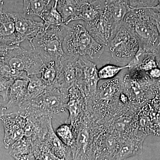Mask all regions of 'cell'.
Instances as JSON below:
<instances>
[{
	"instance_id": "cell-23",
	"label": "cell",
	"mask_w": 160,
	"mask_h": 160,
	"mask_svg": "<svg viewBox=\"0 0 160 160\" xmlns=\"http://www.w3.org/2000/svg\"><path fill=\"white\" fill-rule=\"evenodd\" d=\"M47 85L37 75L29 76L27 94L25 101L34 99L42 95L47 89Z\"/></svg>"
},
{
	"instance_id": "cell-25",
	"label": "cell",
	"mask_w": 160,
	"mask_h": 160,
	"mask_svg": "<svg viewBox=\"0 0 160 160\" xmlns=\"http://www.w3.org/2000/svg\"><path fill=\"white\" fill-rule=\"evenodd\" d=\"M128 64L124 66L108 64L98 69V75L100 80H110L114 78L123 69H129Z\"/></svg>"
},
{
	"instance_id": "cell-22",
	"label": "cell",
	"mask_w": 160,
	"mask_h": 160,
	"mask_svg": "<svg viewBox=\"0 0 160 160\" xmlns=\"http://www.w3.org/2000/svg\"><path fill=\"white\" fill-rule=\"evenodd\" d=\"M32 146L29 138L24 136L10 147L9 154L15 160H18L22 157L32 152Z\"/></svg>"
},
{
	"instance_id": "cell-8",
	"label": "cell",
	"mask_w": 160,
	"mask_h": 160,
	"mask_svg": "<svg viewBox=\"0 0 160 160\" xmlns=\"http://www.w3.org/2000/svg\"><path fill=\"white\" fill-rule=\"evenodd\" d=\"M139 47L137 38L123 22L106 48L116 61L128 63L135 56Z\"/></svg>"
},
{
	"instance_id": "cell-20",
	"label": "cell",
	"mask_w": 160,
	"mask_h": 160,
	"mask_svg": "<svg viewBox=\"0 0 160 160\" xmlns=\"http://www.w3.org/2000/svg\"><path fill=\"white\" fill-rule=\"evenodd\" d=\"M104 9L97 5L87 3L82 7L75 17L66 22V25L68 26L71 22L78 20L84 21L86 23L91 22L100 17Z\"/></svg>"
},
{
	"instance_id": "cell-42",
	"label": "cell",
	"mask_w": 160,
	"mask_h": 160,
	"mask_svg": "<svg viewBox=\"0 0 160 160\" xmlns=\"http://www.w3.org/2000/svg\"></svg>"
},
{
	"instance_id": "cell-30",
	"label": "cell",
	"mask_w": 160,
	"mask_h": 160,
	"mask_svg": "<svg viewBox=\"0 0 160 160\" xmlns=\"http://www.w3.org/2000/svg\"><path fill=\"white\" fill-rule=\"evenodd\" d=\"M147 11V13L152 22L156 27L159 35V43L160 45V12L156 11L151 8H145Z\"/></svg>"
},
{
	"instance_id": "cell-37",
	"label": "cell",
	"mask_w": 160,
	"mask_h": 160,
	"mask_svg": "<svg viewBox=\"0 0 160 160\" xmlns=\"http://www.w3.org/2000/svg\"><path fill=\"white\" fill-rule=\"evenodd\" d=\"M3 5H4L3 1H0V12L3 11Z\"/></svg>"
},
{
	"instance_id": "cell-38",
	"label": "cell",
	"mask_w": 160,
	"mask_h": 160,
	"mask_svg": "<svg viewBox=\"0 0 160 160\" xmlns=\"http://www.w3.org/2000/svg\"><path fill=\"white\" fill-rule=\"evenodd\" d=\"M97 160H110L107 158H100L97 159Z\"/></svg>"
},
{
	"instance_id": "cell-35",
	"label": "cell",
	"mask_w": 160,
	"mask_h": 160,
	"mask_svg": "<svg viewBox=\"0 0 160 160\" xmlns=\"http://www.w3.org/2000/svg\"><path fill=\"white\" fill-rule=\"evenodd\" d=\"M86 1L88 3L92 4L100 2H106V0H86Z\"/></svg>"
},
{
	"instance_id": "cell-18",
	"label": "cell",
	"mask_w": 160,
	"mask_h": 160,
	"mask_svg": "<svg viewBox=\"0 0 160 160\" xmlns=\"http://www.w3.org/2000/svg\"><path fill=\"white\" fill-rule=\"evenodd\" d=\"M15 29L14 21L10 15V12L3 10L0 12V42L7 43L14 46L15 41Z\"/></svg>"
},
{
	"instance_id": "cell-10",
	"label": "cell",
	"mask_w": 160,
	"mask_h": 160,
	"mask_svg": "<svg viewBox=\"0 0 160 160\" xmlns=\"http://www.w3.org/2000/svg\"><path fill=\"white\" fill-rule=\"evenodd\" d=\"M14 21L15 41L13 45H20L26 40L31 39L42 31L45 26L43 22L35 21L32 16L24 13L10 12Z\"/></svg>"
},
{
	"instance_id": "cell-39",
	"label": "cell",
	"mask_w": 160,
	"mask_h": 160,
	"mask_svg": "<svg viewBox=\"0 0 160 160\" xmlns=\"http://www.w3.org/2000/svg\"><path fill=\"white\" fill-rule=\"evenodd\" d=\"M0 109L2 110H6V108H5L4 106H2V105H1V103H0Z\"/></svg>"
},
{
	"instance_id": "cell-26",
	"label": "cell",
	"mask_w": 160,
	"mask_h": 160,
	"mask_svg": "<svg viewBox=\"0 0 160 160\" xmlns=\"http://www.w3.org/2000/svg\"><path fill=\"white\" fill-rule=\"evenodd\" d=\"M41 18L46 26H58L65 24L62 16L58 11L57 7L53 5L42 16Z\"/></svg>"
},
{
	"instance_id": "cell-41",
	"label": "cell",
	"mask_w": 160,
	"mask_h": 160,
	"mask_svg": "<svg viewBox=\"0 0 160 160\" xmlns=\"http://www.w3.org/2000/svg\"><path fill=\"white\" fill-rule=\"evenodd\" d=\"M0 1H3V0H0Z\"/></svg>"
},
{
	"instance_id": "cell-5",
	"label": "cell",
	"mask_w": 160,
	"mask_h": 160,
	"mask_svg": "<svg viewBox=\"0 0 160 160\" xmlns=\"http://www.w3.org/2000/svg\"><path fill=\"white\" fill-rule=\"evenodd\" d=\"M68 27L65 24L58 26H48L45 24L39 33L28 41L29 46L43 57L58 61L65 54L63 42Z\"/></svg>"
},
{
	"instance_id": "cell-4",
	"label": "cell",
	"mask_w": 160,
	"mask_h": 160,
	"mask_svg": "<svg viewBox=\"0 0 160 160\" xmlns=\"http://www.w3.org/2000/svg\"><path fill=\"white\" fill-rule=\"evenodd\" d=\"M123 24L137 38L140 48L156 52L159 35L146 9H132L124 18Z\"/></svg>"
},
{
	"instance_id": "cell-17",
	"label": "cell",
	"mask_w": 160,
	"mask_h": 160,
	"mask_svg": "<svg viewBox=\"0 0 160 160\" xmlns=\"http://www.w3.org/2000/svg\"><path fill=\"white\" fill-rule=\"evenodd\" d=\"M29 79H16L9 90L8 102L4 106L6 110L14 106L19 107L25 101Z\"/></svg>"
},
{
	"instance_id": "cell-21",
	"label": "cell",
	"mask_w": 160,
	"mask_h": 160,
	"mask_svg": "<svg viewBox=\"0 0 160 160\" xmlns=\"http://www.w3.org/2000/svg\"><path fill=\"white\" fill-rule=\"evenodd\" d=\"M53 0H23L24 13L42 17L49 9V4Z\"/></svg>"
},
{
	"instance_id": "cell-7",
	"label": "cell",
	"mask_w": 160,
	"mask_h": 160,
	"mask_svg": "<svg viewBox=\"0 0 160 160\" xmlns=\"http://www.w3.org/2000/svg\"><path fill=\"white\" fill-rule=\"evenodd\" d=\"M0 60L12 69L25 72L29 77L41 73L45 63L49 60L34 49L28 50L16 45L10 48Z\"/></svg>"
},
{
	"instance_id": "cell-9",
	"label": "cell",
	"mask_w": 160,
	"mask_h": 160,
	"mask_svg": "<svg viewBox=\"0 0 160 160\" xmlns=\"http://www.w3.org/2000/svg\"><path fill=\"white\" fill-rule=\"evenodd\" d=\"M100 80L96 64L86 58H78L74 84L82 92L87 101L94 97Z\"/></svg>"
},
{
	"instance_id": "cell-29",
	"label": "cell",
	"mask_w": 160,
	"mask_h": 160,
	"mask_svg": "<svg viewBox=\"0 0 160 160\" xmlns=\"http://www.w3.org/2000/svg\"><path fill=\"white\" fill-rule=\"evenodd\" d=\"M132 9L151 8L158 5L159 0H128Z\"/></svg>"
},
{
	"instance_id": "cell-32",
	"label": "cell",
	"mask_w": 160,
	"mask_h": 160,
	"mask_svg": "<svg viewBox=\"0 0 160 160\" xmlns=\"http://www.w3.org/2000/svg\"><path fill=\"white\" fill-rule=\"evenodd\" d=\"M12 46L9 44H7V43L0 42V58L3 57Z\"/></svg>"
},
{
	"instance_id": "cell-19",
	"label": "cell",
	"mask_w": 160,
	"mask_h": 160,
	"mask_svg": "<svg viewBox=\"0 0 160 160\" xmlns=\"http://www.w3.org/2000/svg\"><path fill=\"white\" fill-rule=\"evenodd\" d=\"M88 3L86 0H59L57 9L66 24V22L75 17L82 7Z\"/></svg>"
},
{
	"instance_id": "cell-34",
	"label": "cell",
	"mask_w": 160,
	"mask_h": 160,
	"mask_svg": "<svg viewBox=\"0 0 160 160\" xmlns=\"http://www.w3.org/2000/svg\"><path fill=\"white\" fill-rule=\"evenodd\" d=\"M156 59L158 67L160 68V45L158 46L156 49Z\"/></svg>"
},
{
	"instance_id": "cell-16",
	"label": "cell",
	"mask_w": 160,
	"mask_h": 160,
	"mask_svg": "<svg viewBox=\"0 0 160 160\" xmlns=\"http://www.w3.org/2000/svg\"><path fill=\"white\" fill-rule=\"evenodd\" d=\"M43 142L52 152L58 158L65 160H72L71 147L64 144L58 137L53 130L52 124L49 126Z\"/></svg>"
},
{
	"instance_id": "cell-14",
	"label": "cell",
	"mask_w": 160,
	"mask_h": 160,
	"mask_svg": "<svg viewBox=\"0 0 160 160\" xmlns=\"http://www.w3.org/2000/svg\"><path fill=\"white\" fill-rule=\"evenodd\" d=\"M87 100L76 85H73L69 90L68 101L65 109L69 112V116L66 123L74 127L81 119L87 109Z\"/></svg>"
},
{
	"instance_id": "cell-3",
	"label": "cell",
	"mask_w": 160,
	"mask_h": 160,
	"mask_svg": "<svg viewBox=\"0 0 160 160\" xmlns=\"http://www.w3.org/2000/svg\"><path fill=\"white\" fill-rule=\"evenodd\" d=\"M63 49L68 55L78 58L88 56L91 59H98L105 51L106 46L98 42L86 26L77 24L68 27L63 40Z\"/></svg>"
},
{
	"instance_id": "cell-31",
	"label": "cell",
	"mask_w": 160,
	"mask_h": 160,
	"mask_svg": "<svg viewBox=\"0 0 160 160\" xmlns=\"http://www.w3.org/2000/svg\"><path fill=\"white\" fill-rule=\"evenodd\" d=\"M146 72L152 80L157 81L160 79V68L158 67L155 68Z\"/></svg>"
},
{
	"instance_id": "cell-1",
	"label": "cell",
	"mask_w": 160,
	"mask_h": 160,
	"mask_svg": "<svg viewBox=\"0 0 160 160\" xmlns=\"http://www.w3.org/2000/svg\"><path fill=\"white\" fill-rule=\"evenodd\" d=\"M73 128L74 139L70 147L72 160H97V143L104 124L87 108Z\"/></svg>"
},
{
	"instance_id": "cell-28",
	"label": "cell",
	"mask_w": 160,
	"mask_h": 160,
	"mask_svg": "<svg viewBox=\"0 0 160 160\" xmlns=\"http://www.w3.org/2000/svg\"><path fill=\"white\" fill-rule=\"evenodd\" d=\"M15 80H16L0 77V97L2 98L4 102L9 99L10 87Z\"/></svg>"
},
{
	"instance_id": "cell-2",
	"label": "cell",
	"mask_w": 160,
	"mask_h": 160,
	"mask_svg": "<svg viewBox=\"0 0 160 160\" xmlns=\"http://www.w3.org/2000/svg\"><path fill=\"white\" fill-rule=\"evenodd\" d=\"M123 92L120 75L98 87L94 97L87 101V109L102 122L108 121L122 103L120 98Z\"/></svg>"
},
{
	"instance_id": "cell-24",
	"label": "cell",
	"mask_w": 160,
	"mask_h": 160,
	"mask_svg": "<svg viewBox=\"0 0 160 160\" xmlns=\"http://www.w3.org/2000/svg\"><path fill=\"white\" fill-rule=\"evenodd\" d=\"M41 78L47 86L54 84L57 77V64L56 61L48 60L43 66L41 72Z\"/></svg>"
},
{
	"instance_id": "cell-27",
	"label": "cell",
	"mask_w": 160,
	"mask_h": 160,
	"mask_svg": "<svg viewBox=\"0 0 160 160\" xmlns=\"http://www.w3.org/2000/svg\"><path fill=\"white\" fill-rule=\"evenodd\" d=\"M55 132L64 144L71 147L74 141V132L73 127L70 124L65 123L60 125Z\"/></svg>"
},
{
	"instance_id": "cell-12",
	"label": "cell",
	"mask_w": 160,
	"mask_h": 160,
	"mask_svg": "<svg viewBox=\"0 0 160 160\" xmlns=\"http://www.w3.org/2000/svg\"><path fill=\"white\" fill-rule=\"evenodd\" d=\"M13 113H5L1 118L4 129V146L6 149L22 138L25 134L26 118L18 112L14 117H12Z\"/></svg>"
},
{
	"instance_id": "cell-15",
	"label": "cell",
	"mask_w": 160,
	"mask_h": 160,
	"mask_svg": "<svg viewBox=\"0 0 160 160\" xmlns=\"http://www.w3.org/2000/svg\"><path fill=\"white\" fill-rule=\"evenodd\" d=\"M86 24V29L93 38L106 47L119 29L103 12L96 20Z\"/></svg>"
},
{
	"instance_id": "cell-11",
	"label": "cell",
	"mask_w": 160,
	"mask_h": 160,
	"mask_svg": "<svg viewBox=\"0 0 160 160\" xmlns=\"http://www.w3.org/2000/svg\"><path fill=\"white\" fill-rule=\"evenodd\" d=\"M146 135L138 129L122 135L114 160H124L142 153L143 144Z\"/></svg>"
},
{
	"instance_id": "cell-6",
	"label": "cell",
	"mask_w": 160,
	"mask_h": 160,
	"mask_svg": "<svg viewBox=\"0 0 160 160\" xmlns=\"http://www.w3.org/2000/svg\"><path fill=\"white\" fill-rule=\"evenodd\" d=\"M120 76L123 92L132 104L142 106L153 94V86L157 81L152 80L145 72L129 69V72Z\"/></svg>"
},
{
	"instance_id": "cell-40",
	"label": "cell",
	"mask_w": 160,
	"mask_h": 160,
	"mask_svg": "<svg viewBox=\"0 0 160 160\" xmlns=\"http://www.w3.org/2000/svg\"><path fill=\"white\" fill-rule=\"evenodd\" d=\"M4 114H5V113H0V119H1V118H2Z\"/></svg>"
},
{
	"instance_id": "cell-36",
	"label": "cell",
	"mask_w": 160,
	"mask_h": 160,
	"mask_svg": "<svg viewBox=\"0 0 160 160\" xmlns=\"http://www.w3.org/2000/svg\"><path fill=\"white\" fill-rule=\"evenodd\" d=\"M151 9H153L154 10H156V11L160 12V0H159V2L158 3V5L156 6H155V7L151 8Z\"/></svg>"
},
{
	"instance_id": "cell-33",
	"label": "cell",
	"mask_w": 160,
	"mask_h": 160,
	"mask_svg": "<svg viewBox=\"0 0 160 160\" xmlns=\"http://www.w3.org/2000/svg\"><path fill=\"white\" fill-rule=\"evenodd\" d=\"M18 160H37L32 152L22 157Z\"/></svg>"
},
{
	"instance_id": "cell-13",
	"label": "cell",
	"mask_w": 160,
	"mask_h": 160,
	"mask_svg": "<svg viewBox=\"0 0 160 160\" xmlns=\"http://www.w3.org/2000/svg\"><path fill=\"white\" fill-rule=\"evenodd\" d=\"M78 58L66 54L57 61L58 74L56 81L52 85L66 91L74 85L76 72V63Z\"/></svg>"
}]
</instances>
